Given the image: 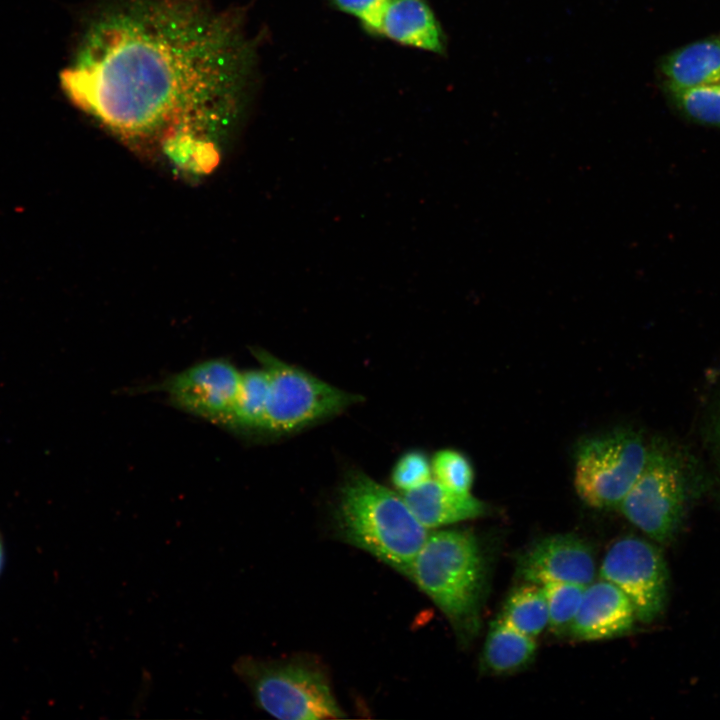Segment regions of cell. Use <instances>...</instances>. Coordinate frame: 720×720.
<instances>
[{
	"label": "cell",
	"mask_w": 720,
	"mask_h": 720,
	"mask_svg": "<svg viewBox=\"0 0 720 720\" xmlns=\"http://www.w3.org/2000/svg\"><path fill=\"white\" fill-rule=\"evenodd\" d=\"M239 32L197 0H131L91 27L61 85L108 127L144 135L240 88L251 49Z\"/></svg>",
	"instance_id": "6da1fadb"
},
{
	"label": "cell",
	"mask_w": 720,
	"mask_h": 720,
	"mask_svg": "<svg viewBox=\"0 0 720 720\" xmlns=\"http://www.w3.org/2000/svg\"><path fill=\"white\" fill-rule=\"evenodd\" d=\"M336 520L345 542L408 578L429 534L401 494L362 472L352 473L341 487Z\"/></svg>",
	"instance_id": "7a4b0ae2"
},
{
	"label": "cell",
	"mask_w": 720,
	"mask_h": 720,
	"mask_svg": "<svg viewBox=\"0 0 720 720\" xmlns=\"http://www.w3.org/2000/svg\"><path fill=\"white\" fill-rule=\"evenodd\" d=\"M411 579L445 615L460 641L480 627L487 589V568L477 537L466 530L428 534L410 573Z\"/></svg>",
	"instance_id": "3957f363"
},
{
	"label": "cell",
	"mask_w": 720,
	"mask_h": 720,
	"mask_svg": "<svg viewBox=\"0 0 720 720\" xmlns=\"http://www.w3.org/2000/svg\"><path fill=\"white\" fill-rule=\"evenodd\" d=\"M233 671L248 687L256 705L282 720L345 717L327 673L306 657L260 659L241 656Z\"/></svg>",
	"instance_id": "277c9868"
},
{
	"label": "cell",
	"mask_w": 720,
	"mask_h": 720,
	"mask_svg": "<svg viewBox=\"0 0 720 720\" xmlns=\"http://www.w3.org/2000/svg\"><path fill=\"white\" fill-rule=\"evenodd\" d=\"M688 472L679 449L665 440H653L640 475L618 506L620 511L651 539L668 542L682 519Z\"/></svg>",
	"instance_id": "5b68a950"
},
{
	"label": "cell",
	"mask_w": 720,
	"mask_h": 720,
	"mask_svg": "<svg viewBox=\"0 0 720 720\" xmlns=\"http://www.w3.org/2000/svg\"><path fill=\"white\" fill-rule=\"evenodd\" d=\"M252 353L269 381L262 432L284 434L299 430L340 413L360 399L263 349L254 348Z\"/></svg>",
	"instance_id": "8992f818"
},
{
	"label": "cell",
	"mask_w": 720,
	"mask_h": 720,
	"mask_svg": "<svg viewBox=\"0 0 720 720\" xmlns=\"http://www.w3.org/2000/svg\"><path fill=\"white\" fill-rule=\"evenodd\" d=\"M648 444L632 429L621 428L584 440L576 452L574 485L590 507H618L645 464Z\"/></svg>",
	"instance_id": "52a82bcc"
},
{
	"label": "cell",
	"mask_w": 720,
	"mask_h": 720,
	"mask_svg": "<svg viewBox=\"0 0 720 720\" xmlns=\"http://www.w3.org/2000/svg\"><path fill=\"white\" fill-rule=\"evenodd\" d=\"M599 575L628 597L640 621L651 622L661 613L667 569L659 550L648 541L635 536L618 539L605 553Z\"/></svg>",
	"instance_id": "ba28073f"
},
{
	"label": "cell",
	"mask_w": 720,
	"mask_h": 720,
	"mask_svg": "<svg viewBox=\"0 0 720 720\" xmlns=\"http://www.w3.org/2000/svg\"><path fill=\"white\" fill-rule=\"evenodd\" d=\"M241 375L229 360L215 358L166 377L154 389L164 392L175 408L223 427L236 400Z\"/></svg>",
	"instance_id": "9c48e42d"
},
{
	"label": "cell",
	"mask_w": 720,
	"mask_h": 720,
	"mask_svg": "<svg viewBox=\"0 0 720 720\" xmlns=\"http://www.w3.org/2000/svg\"><path fill=\"white\" fill-rule=\"evenodd\" d=\"M596 564L591 546L571 534L545 537L525 550L517 560V575L528 583L570 582L589 585Z\"/></svg>",
	"instance_id": "30bf717a"
},
{
	"label": "cell",
	"mask_w": 720,
	"mask_h": 720,
	"mask_svg": "<svg viewBox=\"0 0 720 720\" xmlns=\"http://www.w3.org/2000/svg\"><path fill=\"white\" fill-rule=\"evenodd\" d=\"M636 619L628 597L606 580L586 586L569 633L576 640L610 639L628 632Z\"/></svg>",
	"instance_id": "8fae6325"
},
{
	"label": "cell",
	"mask_w": 720,
	"mask_h": 720,
	"mask_svg": "<svg viewBox=\"0 0 720 720\" xmlns=\"http://www.w3.org/2000/svg\"><path fill=\"white\" fill-rule=\"evenodd\" d=\"M399 44L442 54L446 39L426 0H389L378 26V33Z\"/></svg>",
	"instance_id": "7c38bea8"
},
{
	"label": "cell",
	"mask_w": 720,
	"mask_h": 720,
	"mask_svg": "<svg viewBox=\"0 0 720 720\" xmlns=\"http://www.w3.org/2000/svg\"><path fill=\"white\" fill-rule=\"evenodd\" d=\"M401 495L427 529L473 519L485 512V504L469 492L454 491L432 478Z\"/></svg>",
	"instance_id": "4fadbf2b"
},
{
	"label": "cell",
	"mask_w": 720,
	"mask_h": 720,
	"mask_svg": "<svg viewBox=\"0 0 720 720\" xmlns=\"http://www.w3.org/2000/svg\"><path fill=\"white\" fill-rule=\"evenodd\" d=\"M659 72L664 92L719 82L720 33L671 51Z\"/></svg>",
	"instance_id": "5bb4252c"
},
{
	"label": "cell",
	"mask_w": 720,
	"mask_h": 720,
	"mask_svg": "<svg viewBox=\"0 0 720 720\" xmlns=\"http://www.w3.org/2000/svg\"><path fill=\"white\" fill-rule=\"evenodd\" d=\"M536 651L535 638L497 618L490 624L481 665L486 672L496 675L517 672L534 659Z\"/></svg>",
	"instance_id": "9a60e30c"
},
{
	"label": "cell",
	"mask_w": 720,
	"mask_h": 720,
	"mask_svg": "<svg viewBox=\"0 0 720 720\" xmlns=\"http://www.w3.org/2000/svg\"><path fill=\"white\" fill-rule=\"evenodd\" d=\"M268 387L263 367L243 371L236 400L223 427L237 434L262 432Z\"/></svg>",
	"instance_id": "2e32d148"
},
{
	"label": "cell",
	"mask_w": 720,
	"mask_h": 720,
	"mask_svg": "<svg viewBox=\"0 0 720 720\" xmlns=\"http://www.w3.org/2000/svg\"><path fill=\"white\" fill-rule=\"evenodd\" d=\"M525 635L536 638L548 627V609L541 585L524 582L507 597L499 616Z\"/></svg>",
	"instance_id": "e0dca14e"
},
{
	"label": "cell",
	"mask_w": 720,
	"mask_h": 720,
	"mask_svg": "<svg viewBox=\"0 0 720 720\" xmlns=\"http://www.w3.org/2000/svg\"><path fill=\"white\" fill-rule=\"evenodd\" d=\"M670 104L686 120L720 129V81L665 91Z\"/></svg>",
	"instance_id": "ac0fdd59"
},
{
	"label": "cell",
	"mask_w": 720,
	"mask_h": 720,
	"mask_svg": "<svg viewBox=\"0 0 720 720\" xmlns=\"http://www.w3.org/2000/svg\"><path fill=\"white\" fill-rule=\"evenodd\" d=\"M541 587L547 603L548 627L557 635L569 632L586 586L570 582H550Z\"/></svg>",
	"instance_id": "d6986e66"
},
{
	"label": "cell",
	"mask_w": 720,
	"mask_h": 720,
	"mask_svg": "<svg viewBox=\"0 0 720 720\" xmlns=\"http://www.w3.org/2000/svg\"><path fill=\"white\" fill-rule=\"evenodd\" d=\"M434 479L444 486L462 493H468L473 484L474 472L469 460L452 449L438 451L431 460Z\"/></svg>",
	"instance_id": "ffe728a7"
},
{
	"label": "cell",
	"mask_w": 720,
	"mask_h": 720,
	"mask_svg": "<svg viewBox=\"0 0 720 720\" xmlns=\"http://www.w3.org/2000/svg\"><path fill=\"white\" fill-rule=\"evenodd\" d=\"M431 462L418 450L403 454L395 463L391 480L393 485L402 492L415 489L432 477Z\"/></svg>",
	"instance_id": "44dd1931"
},
{
	"label": "cell",
	"mask_w": 720,
	"mask_h": 720,
	"mask_svg": "<svg viewBox=\"0 0 720 720\" xmlns=\"http://www.w3.org/2000/svg\"><path fill=\"white\" fill-rule=\"evenodd\" d=\"M335 8L353 16L369 32L378 33L381 14L389 0H330Z\"/></svg>",
	"instance_id": "7402d4cb"
},
{
	"label": "cell",
	"mask_w": 720,
	"mask_h": 720,
	"mask_svg": "<svg viewBox=\"0 0 720 720\" xmlns=\"http://www.w3.org/2000/svg\"><path fill=\"white\" fill-rule=\"evenodd\" d=\"M707 440L720 479V399L716 402L708 420Z\"/></svg>",
	"instance_id": "603a6c76"
},
{
	"label": "cell",
	"mask_w": 720,
	"mask_h": 720,
	"mask_svg": "<svg viewBox=\"0 0 720 720\" xmlns=\"http://www.w3.org/2000/svg\"><path fill=\"white\" fill-rule=\"evenodd\" d=\"M2 564H3V546H2L1 539H0V570L2 568Z\"/></svg>",
	"instance_id": "cb8c5ba5"
}]
</instances>
